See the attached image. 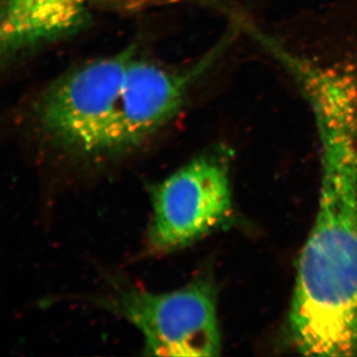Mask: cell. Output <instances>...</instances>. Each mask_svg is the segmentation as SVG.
<instances>
[{"label": "cell", "instance_id": "cell-1", "mask_svg": "<svg viewBox=\"0 0 357 357\" xmlns=\"http://www.w3.org/2000/svg\"><path fill=\"white\" fill-rule=\"evenodd\" d=\"M316 220L299 260L288 317L291 342L312 356L357 354V133L319 134Z\"/></svg>", "mask_w": 357, "mask_h": 357}, {"label": "cell", "instance_id": "cell-2", "mask_svg": "<svg viewBox=\"0 0 357 357\" xmlns=\"http://www.w3.org/2000/svg\"><path fill=\"white\" fill-rule=\"evenodd\" d=\"M133 55L126 50L98 59L56 82L40 103L44 132L74 153L117 154L122 88Z\"/></svg>", "mask_w": 357, "mask_h": 357}, {"label": "cell", "instance_id": "cell-3", "mask_svg": "<svg viewBox=\"0 0 357 357\" xmlns=\"http://www.w3.org/2000/svg\"><path fill=\"white\" fill-rule=\"evenodd\" d=\"M229 161V149L213 148L155 185L147 236L151 255L187 248L229 222L234 213Z\"/></svg>", "mask_w": 357, "mask_h": 357}, {"label": "cell", "instance_id": "cell-4", "mask_svg": "<svg viewBox=\"0 0 357 357\" xmlns=\"http://www.w3.org/2000/svg\"><path fill=\"white\" fill-rule=\"evenodd\" d=\"M100 303L137 328L147 356H215L222 349L217 293L206 279L167 293L119 289Z\"/></svg>", "mask_w": 357, "mask_h": 357}, {"label": "cell", "instance_id": "cell-5", "mask_svg": "<svg viewBox=\"0 0 357 357\" xmlns=\"http://www.w3.org/2000/svg\"><path fill=\"white\" fill-rule=\"evenodd\" d=\"M223 46L183 69L163 67L134 53L122 88L119 153L137 146L177 114L192 84L213 64Z\"/></svg>", "mask_w": 357, "mask_h": 357}, {"label": "cell", "instance_id": "cell-6", "mask_svg": "<svg viewBox=\"0 0 357 357\" xmlns=\"http://www.w3.org/2000/svg\"><path fill=\"white\" fill-rule=\"evenodd\" d=\"M86 6V0H3L2 50L17 53L72 32L84 20Z\"/></svg>", "mask_w": 357, "mask_h": 357}, {"label": "cell", "instance_id": "cell-7", "mask_svg": "<svg viewBox=\"0 0 357 357\" xmlns=\"http://www.w3.org/2000/svg\"><path fill=\"white\" fill-rule=\"evenodd\" d=\"M86 1H88V2H89V0H86Z\"/></svg>", "mask_w": 357, "mask_h": 357}]
</instances>
